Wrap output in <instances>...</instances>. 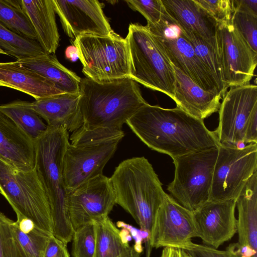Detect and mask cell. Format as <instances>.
<instances>
[{"label":"cell","instance_id":"obj_37","mask_svg":"<svg viewBox=\"0 0 257 257\" xmlns=\"http://www.w3.org/2000/svg\"><path fill=\"white\" fill-rule=\"evenodd\" d=\"M134 11L141 13L147 24L158 23L161 18L163 6L161 0H130L125 1Z\"/></svg>","mask_w":257,"mask_h":257},{"label":"cell","instance_id":"obj_2","mask_svg":"<svg viewBox=\"0 0 257 257\" xmlns=\"http://www.w3.org/2000/svg\"><path fill=\"white\" fill-rule=\"evenodd\" d=\"M81 127L122 130V125L147 103L138 83L130 77L96 81L85 77L79 85Z\"/></svg>","mask_w":257,"mask_h":257},{"label":"cell","instance_id":"obj_21","mask_svg":"<svg viewBox=\"0 0 257 257\" xmlns=\"http://www.w3.org/2000/svg\"><path fill=\"white\" fill-rule=\"evenodd\" d=\"M173 67L175 78L173 100L177 107L201 120L218 111L221 94L203 90L176 67Z\"/></svg>","mask_w":257,"mask_h":257},{"label":"cell","instance_id":"obj_10","mask_svg":"<svg viewBox=\"0 0 257 257\" xmlns=\"http://www.w3.org/2000/svg\"><path fill=\"white\" fill-rule=\"evenodd\" d=\"M256 171V144H248L242 149L219 145L209 201L236 200Z\"/></svg>","mask_w":257,"mask_h":257},{"label":"cell","instance_id":"obj_32","mask_svg":"<svg viewBox=\"0 0 257 257\" xmlns=\"http://www.w3.org/2000/svg\"><path fill=\"white\" fill-rule=\"evenodd\" d=\"M72 240V257H94L96 247L94 222L75 229Z\"/></svg>","mask_w":257,"mask_h":257},{"label":"cell","instance_id":"obj_26","mask_svg":"<svg viewBox=\"0 0 257 257\" xmlns=\"http://www.w3.org/2000/svg\"><path fill=\"white\" fill-rule=\"evenodd\" d=\"M96 247L94 257H120L131 248L124 242L120 231L108 216L94 222Z\"/></svg>","mask_w":257,"mask_h":257},{"label":"cell","instance_id":"obj_35","mask_svg":"<svg viewBox=\"0 0 257 257\" xmlns=\"http://www.w3.org/2000/svg\"><path fill=\"white\" fill-rule=\"evenodd\" d=\"M17 237L23 247L30 257H44L45 250L50 236L36 227L28 233L21 231L14 222Z\"/></svg>","mask_w":257,"mask_h":257},{"label":"cell","instance_id":"obj_34","mask_svg":"<svg viewBox=\"0 0 257 257\" xmlns=\"http://www.w3.org/2000/svg\"><path fill=\"white\" fill-rule=\"evenodd\" d=\"M124 133L122 130L97 128L86 130L81 127L72 133L70 140L73 146L97 143L113 139H122Z\"/></svg>","mask_w":257,"mask_h":257},{"label":"cell","instance_id":"obj_18","mask_svg":"<svg viewBox=\"0 0 257 257\" xmlns=\"http://www.w3.org/2000/svg\"><path fill=\"white\" fill-rule=\"evenodd\" d=\"M238 241L227 247L242 257H257V171L236 200Z\"/></svg>","mask_w":257,"mask_h":257},{"label":"cell","instance_id":"obj_29","mask_svg":"<svg viewBox=\"0 0 257 257\" xmlns=\"http://www.w3.org/2000/svg\"><path fill=\"white\" fill-rule=\"evenodd\" d=\"M0 49L8 55L20 60L46 53L36 40L19 35L0 24Z\"/></svg>","mask_w":257,"mask_h":257},{"label":"cell","instance_id":"obj_19","mask_svg":"<svg viewBox=\"0 0 257 257\" xmlns=\"http://www.w3.org/2000/svg\"><path fill=\"white\" fill-rule=\"evenodd\" d=\"M0 157L20 170L35 167V141L1 110Z\"/></svg>","mask_w":257,"mask_h":257},{"label":"cell","instance_id":"obj_42","mask_svg":"<svg viewBox=\"0 0 257 257\" xmlns=\"http://www.w3.org/2000/svg\"><path fill=\"white\" fill-rule=\"evenodd\" d=\"M160 257H191L185 250L174 247H164Z\"/></svg>","mask_w":257,"mask_h":257},{"label":"cell","instance_id":"obj_40","mask_svg":"<svg viewBox=\"0 0 257 257\" xmlns=\"http://www.w3.org/2000/svg\"><path fill=\"white\" fill-rule=\"evenodd\" d=\"M44 257H70L67 244L51 234L48 239Z\"/></svg>","mask_w":257,"mask_h":257},{"label":"cell","instance_id":"obj_5","mask_svg":"<svg viewBox=\"0 0 257 257\" xmlns=\"http://www.w3.org/2000/svg\"><path fill=\"white\" fill-rule=\"evenodd\" d=\"M125 39L129 53L130 77L174 100L175 78L172 64L147 27L130 24Z\"/></svg>","mask_w":257,"mask_h":257},{"label":"cell","instance_id":"obj_9","mask_svg":"<svg viewBox=\"0 0 257 257\" xmlns=\"http://www.w3.org/2000/svg\"><path fill=\"white\" fill-rule=\"evenodd\" d=\"M146 26L173 66L203 90L222 95L216 81L196 55L179 26L164 7L160 21Z\"/></svg>","mask_w":257,"mask_h":257},{"label":"cell","instance_id":"obj_22","mask_svg":"<svg viewBox=\"0 0 257 257\" xmlns=\"http://www.w3.org/2000/svg\"><path fill=\"white\" fill-rule=\"evenodd\" d=\"M167 14L182 29L214 44L217 22L195 0H161Z\"/></svg>","mask_w":257,"mask_h":257},{"label":"cell","instance_id":"obj_28","mask_svg":"<svg viewBox=\"0 0 257 257\" xmlns=\"http://www.w3.org/2000/svg\"><path fill=\"white\" fill-rule=\"evenodd\" d=\"M0 24L19 35L37 41L32 25L23 9L21 0H0Z\"/></svg>","mask_w":257,"mask_h":257},{"label":"cell","instance_id":"obj_38","mask_svg":"<svg viewBox=\"0 0 257 257\" xmlns=\"http://www.w3.org/2000/svg\"><path fill=\"white\" fill-rule=\"evenodd\" d=\"M186 251L191 257H242L228 247L224 250H221L195 243L191 248Z\"/></svg>","mask_w":257,"mask_h":257},{"label":"cell","instance_id":"obj_8","mask_svg":"<svg viewBox=\"0 0 257 257\" xmlns=\"http://www.w3.org/2000/svg\"><path fill=\"white\" fill-rule=\"evenodd\" d=\"M218 147L172 158L174 178L167 190L182 206L193 211L209 201Z\"/></svg>","mask_w":257,"mask_h":257},{"label":"cell","instance_id":"obj_13","mask_svg":"<svg viewBox=\"0 0 257 257\" xmlns=\"http://www.w3.org/2000/svg\"><path fill=\"white\" fill-rule=\"evenodd\" d=\"M218 110L219 124L214 132L219 145L234 147L244 141L246 126L257 112V86L246 85L230 87Z\"/></svg>","mask_w":257,"mask_h":257},{"label":"cell","instance_id":"obj_45","mask_svg":"<svg viewBox=\"0 0 257 257\" xmlns=\"http://www.w3.org/2000/svg\"><path fill=\"white\" fill-rule=\"evenodd\" d=\"M246 144L244 141H239L235 144V147L237 149H242L245 147Z\"/></svg>","mask_w":257,"mask_h":257},{"label":"cell","instance_id":"obj_39","mask_svg":"<svg viewBox=\"0 0 257 257\" xmlns=\"http://www.w3.org/2000/svg\"><path fill=\"white\" fill-rule=\"evenodd\" d=\"M118 227L127 229L132 237L135 240V244L133 247L135 250L141 253L143 248L142 247V241L145 240L146 245V257H150L151 249L149 246V234L141 229H137L132 225L124 222L118 221L116 223Z\"/></svg>","mask_w":257,"mask_h":257},{"label":"cell","instance_id":"obj_4","mask_svg":"<svg viewBox=\"0 0 257 257\" xmlns=\"http://www.w3.org/2000/svg\"><path fill=\"white\" fill-rule=\"evenodd\" d=\"M116 204L129 213L150 235L157 212L166 193L152 165L144 157L123 160L109 178Z\"/></svg>","mask_w":257,"mask_h":257},{"label":"cell","instance_id":"obj_14","mask_svg":"<svg viewBox=\"0 0 257 257\" xmlns=\"http://www.w3.org/2000/svg\"><path fill=\"white\" fill-rule=\"evenodd\" d=\"M116 204L109 178L103 174L80 185L69 193L67 208L74 230L108 216Z\"/></svg>","mask_w":257,"mask_h":257},{"label":"cell","instance_id":"obj_11","mask_svg":"<svg viewBox=\"0 0 257 257\" xmlns=\"http://www.w3.org/2000/svg\"><path fill=\"white\" fill-rule=\"evenodd\" d=\"M214 40L221 71L223 97L228 88L249 84L254 76L257 53L249 47L231 21L217 23Z\"/></svg>","mask_w":257,"mask_h":257},{"label":"cell","instance_id":"obj_17","mask_svg":"<svg viewBox=\"0 0 257 257\" xmlns=\"http://www.w3.org/2000/svg\"><path fill=\"white\" fill-rule=\"evenodd\" d=\"M236 200L207 201L193 211L198 237L204 245L218 249L237 232Z\"/></svg>","mask_w":257,"mask_h":257},{"label":"cell","instance_id":"obj_31","mask_svg":"<svg viewBox=\"0 0 257 257\" xmlns=\"http://www.w3.org/2000/svg\"><path fill=\"white\" fill-rule=\"evenodd\" d=\"M14 222L0 212V257H30L17 237Z\"/></svg>","mask_w":257,"mask_h":257},{"label":"cell","instance_id":"obj_44","mask_svg":"<svg viewBox=\"0 0 257 257\" xmlns=\"http://www.w3.org/2000/svg\"><path fill=\"white\" fill-rule=\"evenodd\" d=\"M141 254L136 251L133 246L127 252L120 257H140Z\"/></svg>","mask_w":257,"mask_h":257},{"label":"cell","instance_id":"obj_46","mask_svg":"<svg viewBox=\"0 0 257 257\" xmlns=\"http://www.w3.org/2000/svg\"><path fill=\"white\" fill-rule=\"evenodd\" d=\"M0 54H5V53L4 52V51H3L2 49H0Z\"/></svg>","mask_w":257,"mask_h":257},{"label":"cell","instance_id":"obj_16","mask_svg":"<svg viewBox=\"0 0 257 257\" xmlns=\"http://www.w3.org/2000/svg\"><path fill=\"white\" fill-rule=\"evenodd\" d=\"M63 29L73 39L86 34L108 36L113 32L103 4L97 0H53Z\"/></svg>","mask_w":257,"mask_h":257},{"label":"cell","instance_id":"obj_23","mask_svg":"<svg viewBox=\"0 0 257 257\" xmlns=\"http://www.w3.org/2000/svg\"><path fill=\"white\" fill-rule=\"evenodd\" d=\"M0 86L20 91L35 100L64 93L51 81L16 61L0 62Z\"/></svg>","mask_w":257,"mask_h":257},{"label":"cell","instance_id":"obj_30","mask_svg":"<svg viewBox=\"0 0 257 257\" xmlns=\"http://www.w3.org/2000/svg\"><path fill=\"white\" fill-rule=\"evenodd\" d=\"M180 28L188 41L192 46L196 55L216 81L221 90L223 96V85L221 82V71L214 48V44L208 43L197 34L192 31L183 29L181 27Z\"/></svg>","mask_w":257,"mask_h":257},{"label":"cell","instance_id":"obj_43","mask_svg":"<svg viewBox=\"0 0 257 257\" xmlns=\"http://www.w3.org/2000/svg\"><path fill=\"white\" fill-rule=\"evenodd\" d=\"M15 223L18 228L24 233L29 232L36 227L31 220L23 217H17V220Z\"/></svg>","mask_w":257,"mask_h":257},{"label":"cell","instance_id":"obj_24","mask_svg":"<svg viewBox=\"0 0 257 257\" xmlns=\"http://www.w3.org/2000/svg\"><path fill=\"white\" fill-rule=\"evenodd\" d=\"M21 4L32 25L37 41L46 54H54L60 36L53 0H21Z\"/></svg>","mask_w":257,"mask_h":257},{"label":"cell","instance_id":"obj_6","mask_svg":"<svg viewBox=\"0 0 257 257\" xmlns=\"http://www.w3.org/2000/svg\"><path fill=\"white\" fill-rule=\"evenodd\" d=\"M0 193L17 217L28 218L38 229L53 234L49 198L35 168L20 170L0 157Z\"/></svg>","mask_w":257,"mask_h":257},{"label":"cell","instance_id":"obj_20","mask_svg":"<svg viewBox=\"0 0 257 257\" xmlns=\"http://www.w3.org/2000/svg\"><path fill=\"white\" fill-rule=\"evenodd\" d=\"M80 93H62L29 102L30 107L53 127H65L74 132L82 126L83 119L79 108Z\"/></svg>","mask_w":257,"mask_h":257},{"label":"cell","instance_id":"obj_1","mask_svg":"<svg viewBox=\"0 0 257 257\" xmlns=\"http://www.w3.org/2000/svg\"><path fill=\"white\" fill-rule=\"evenodd\" d=\"M149 148L172 158L219 145L214 131L203 120L182 109L164 108L146 103L126 122Z\"/></svg>","mask_w":257,"mask_h":257},{"label":"cell","instance_id":"obj_33","mask_svg":"<svg viewBox=\"0 0 257 257\" xmlns=\"http://www.w3.org/2000/svg\"><path fill=\"white\" fill-rule=\"evenodd\" d=\"M231 23L251 50L257 53V15L234 10Z\"/></svg>","mask_w":257,"mask_h":257},{"label":"cell","instance_id":"obj_41","mask_svg":"<svg viewBox=\"0 0 257 257\" xmlns=\"http://www.w3.org/2000/svg\"><path fill=\"white\" fill-rule=\"evenodd\" d=\"M234 10L247 12L257 15V0H232Z\"/></svg>","mask_w":257,"mask_h":257},{"label":"cell","instance_id":"obj_3","mask_svg":"<svg viewBox=\"0 0 257 257\" xmlns=\"http://www.w3.org/2000/svg\"><path fill=\"white\" fill-rule=\"evenodd\" d=\"M34 141L35 169L49 198L53 235L67 244L74 231L68 214V193L63 175L64 156L70 143L68 131L65 127L48 126Z\"/></svg>","mask_w":257,"mask_h":257},{"label":"cell","instance_id":"obj_36","mask_svg":"<svg viewBox=\"0 0 257 257\" xmlns=\"http://www.w3.org/2000/svg\"><path fill=\"white\" fill-rule=\"evenodd\" d=\"M217 23L231 21L233 13L232 0H195Z\"/></svg>","mask_w":257,"mask_h":257},{"label":"cell","instance_id":"obj_12","mask_svg":"<svg viewBox=\"0 0 257 257\" xmlns=\"http://www.w3.org/2000/svg\"><path fill=\"white\" fill-rule=\"evenodd\" d=\"M198 237L193 212L166 194L155 216L149 235L152 248L174 247L187 250Z\"/></svg>","mask_w":257,"mask_h":257},{"label":"cell","instance_id":"obj_27","mask_svg":"<svg viewBox=\"0 0 257 257\" xmlns=\"http://www.w3.org/2000/svg\"><path fill=\"white\" fill-rule=\"evenodd\" d=\"M0 110L10 117L34 141L47 128V125L30 107L29 102L17 100L0 105Z\"/></svg>","mask_w":257,"mask_h":257},{"label":"cell","instance_id":"obj_7","mask_svg":"<svg viewBox=\"0 0 257 257\" xmlns=\"http://www.w3.org/2000/svg\"><path fill=\"white\" fill-rule=\"evenodd\" d=\"M73 44L86 77L96 81L130 77L126 41L113 31L108 36L81 35Z\"/></svg>","mask_w":257,"mask_h":257},{"label":"cell","instance_id":"obj_15","mask_svg":"<svg viewBox=\"0 0 257 257\" xmlns=\"http://www.w3.org/2000/svg\"><path fill=\"white\" fill-rule=\"evenodd\" d=\"M121 139L79 146L68 145L63 164L66 190L69 192L80 185L99 175L114 154Z\"/></svg>","mask_w":257,"mask_h":257},{"label":"cell","instance_id":"obj_25","mask_svg":"<svg viewBox=\"0 0 257 257\" xmlns=\"http://www.w3.org/2000/svg\"><path fill=\"white\" fill-rule=\"evenodd\" d=\"M16 62L48 79L63 93L79 92L81 78L60 63L54 54H45Z\"/></svg>","mask_w":257,"mask_h":257}]
</instances>
